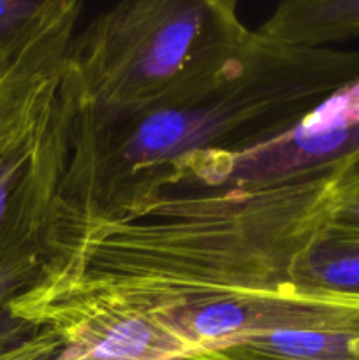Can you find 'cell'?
Masks as SVG:
<instances>
[{"instance_id":"cell-6","label":"cell","mask_w":359,"mask_h":360,"mask_svg":"<svg viewBox=\"0 0 359 360\" xmlns=\"http://www.w3.org/2000/svg\"><path fill=\"white\" fill-rule=\"evenodd\" d=\"M53 330L63 340L56 360H162L190 350L178 334L139 316H90Z\"/></svg>"},{"instance_id":"cell-10","label":"cell","mask_w":359,"mask_h":360,"mask_svg":"<svg viewBox=\"0 0 359 360\" xmlns=\"http://www.w3.org/2000/svg\"><path fill=\"white\" fill-rule=\"evenodd\" d=\"M46 257H23L0 267V354L16 347L37 329L14 319L9 302L35 283Z\"/></svg>"},{"instance_id":"cell-14","label":"cell","mask_w":359,"mask_h":360,"mask_svg":"<svg viewBox=\"0 0 359 360\" xmlns=\"http://www.w3.org/2000/svg\"><path fill=\"white\" fill-rule=\"evenodd\" d=\"M162 360H227L218 350H187Z\"/></svg>"},{"instance_id":"cell-3","label":"cell","mask_w":359,"mask_h":360,"mask_svg":"<svg viewBox=\"0 0 359 360\" xmlns=\"http://www.w3.org/2000/svg\"><path fill=\"white\" fill-rule=\"evenodd\" d=\"M81 9L77 0H48L0 48V267L48 257L69 164L74 108L65 67Z\"/></svg>"},{"instance_id":"cell-2","label":"cell","mask_w":359,"mask_h":360,"mask_svg":"<svg viewBox=\"0 0 359 360\" xmlns=\"http://www.w3.org/2000/svg\"><path fill=\"white\" fill-rule=\"evenodd\" d=\"M358 79V51L291 48L252 30L218 69L143 108L74 111L53 236L176 192L203 158L280 136Z\"/></svg>"},{"instance_id":"cell-1","label":"cell","mask_w":359,"mask_h":360,"mask_svg":"<svg viewBox=\"0 0 359 360\" xmlns=\"http://www.w3.org/2000/svg\"><path fill=\"white\" fill-rule=\"evenodd\" d=\"M344 174L164 193L123 217L58 232L11 315L34 329L139 316L190 350H222L358 308L359 299L298 280Z\"/></svg>"},{"instance_id":"cell-13","label":"cell","mask_w":359,"mask_h":360,"mask_svg":"<svg viewBox=\"0 0 359 360\" xmlns=\"http://www.w3.org/2000/svg\"><path fill=\"white\" fill-rule=\"evenodd\" d=\"M63 350V340L56 330L41 327L16 347L0 354V360H56Z\"/></svg>"},{"instance_id":"cell-12","label":"cell","mask_w":359,"mask_h":360,"mask_svg":"<svg viewBox=\"0 0 359 360\" xmlns=\"http://www.w3.org/2000/svg\"><path fill=\"white\" fill-rule=\"evenodd\" d=\"M48 0H0V48L20 37L44 11Z\"/></svg>"},{"instance_id":"cell-5","label":"cell","mask_w":359,"mask_h":360,"mask_svg":"<svg viewBox=\"0 0 359 360\" xmlns=\"http://www.w3.org/2000/svg\"><path fill=\"white\" fill-rule=\"evenodd\" d=\"M359 162V79L340 88L296 125L236 155L206 157L183 190L257 188L324 174Z\"/></svg>"},{"instance_id":"cell-9","label":"cell","mask_w":359,"mask_h":360,"mask_svg":"<svg viewBox=\"0 0 359 360\" xmlns=\"http://www.w3.org/2000/svg\"><path fill=\"white\" fill-rule=\"evenodd\" d=\"M298 280L315 290L359 299V236L326 229L303 259Z\"/></svg>"},{"instance_id":"cell-4","label":"cell","mask_w":359,"mask_h":360,"mask_svg":"<svg viewBox=\"0 0 359 360\" xmlns=\"http://www.w3.org/2000/svg\"><path fill=\"white\" fill-rule=\"evenodd\" d=\"M252 30L232 0H125L74 35L65 77L74 111L139 109L218 69Z\"/></svg>"},{"instance_id":"cell-11","label":"cell","mask_w":359,"mask_h":360,"mask_svg":"<svg viewBox=\"0 0 359 360\" xmlns=\"http://www.w3.org/2000/svg\"><path fill=\"white\" fill-rule=\"evenodd\" d=\"M327 231L359 236V162L338 179Z\"/></svg>"},{"instance_id":"cell-8","label":"cell","mask_w":359,"mask_h":360,"mask_svg":"<svg viewBox=\"0 0 359 360\" xmlns=\"http://www.w3.org/2000/svg\"><path fill=\"white\" fill-rule=\"evenodd\" d=\"M253 32L291 48H327L359 35V0H289Z\"/></svg>"},{"instance_id":"cell-7","label":"cell","mask_w":359,"mask_h":360,"mask_svg":"<svg viewBox=\"0 0 359 360\" xmlns=\"http://www.w3.org/2000/svg\"><path fill=\"white\" fill-rule=\"evenodd\" d=\"M218 352L227 360H359V306L312 326L246 338Z\"/></svg>"}]
</instances>
